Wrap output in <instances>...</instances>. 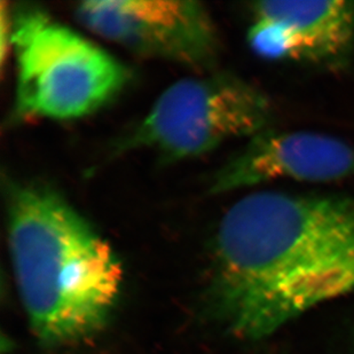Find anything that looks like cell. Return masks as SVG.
<instances>
[{"mask_svg":"<svg viewBox=\"0 0 354 354\" xmlns=\"http://www.w3.org/2000/svg\"><path fill=\"white\" fill-rule=\"evenodd\" d=\"M212 304L225 327L258 341L354 291V200L247 195L214 242Z\"/></svg>","mask_w":354,"mask_h":354,"instance_id":"1","label":"cell"},{"mask_svg":"<svg viewBox=\"0 0 354 354\" xmlns=\"http://www.w3.org/2000/svg\"><path fill=\"white\" fill-rule=\"evenodd\" d=\"M17 54L15 114L75 120L114 100L130 73L118 59L35 7L10 20Z\"/></svg>","mask_w":354,"mask_h":354,"instance_id":"3","label":"cell"},{"mask_svg":"<svg viewBox=\"0 0 354 354\" xmlns=\"http://www.w3.org/2000/svg\"><path fill=\"white\" fill-rule=\"evenodd\" d=\"M271 106L264 93L236 76L185 78L160 94L120 149H148L167 162L214 151L264 131Z\"/></svg>","mask_w":354,"mask_h":354,"instance_id":"4","label":"cell"},{"mask_svg":"<svg viewBox=\"0 0 354 354\" xmlns=\"http://www.w3.org/2000/svg\"><path fill=\"white\" fill-rule=\"evenodd\" d=\"M354 176V149L336 138L308 131H261L214 176L211 193L271 181H333Z\"/></svg>","mask_w":354,"mask_h":354,"instance_id":"6","label":"cell"},{"mask_svg":"<svg viewBox=\"0 0 354 354\" xmlns=\"http://www.w3.org/2000/svg\"><path fill=\"white\" fill-rule=\"evenodd\" d=\"M254 13L283 28L294 60L341 57L354 41V1H261L254 3Z\"/></svg>","mask_w":354,"mask_h":354,"instance_id":"7","label":"cell"},{"mask_svg":"<svg viewBox=\"0 0 354 354\" xmlns=\"http://www.w3.org/2000/svg\"><path fill=\"white\" fill-rule=\"evenodd\" d=\"M7 233L21 301L41 343L76 344L104 329L123 268L71 203L44 185L10 184Z\"/></svg>","mask_w":354,"mask_h":354,"instance_id":"2","label":"cell"},{"mask_svg":"<svg viewBox=\"0 0 354 354\" xmlns=\"http://www.w3.org/2000/svg\"><path fill=\"white\" fill-rule=\"evenodd\" d=\"M80 24L134 53L207 71L217 59V30L202 3L90 0L78 3Z\"/></svg>","mask_w":354,"mask_h":354,"instance_id":"5","label":"cell"}]
</instances>
